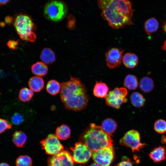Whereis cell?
<instances>
[{"mask_svg": "<svg viewBox=\"0 0 166 166\" xmlns=\"http://www.w3.org/2000/svg\"><path fill=\"white\" fill-rule=\"evenodd\" d=\"M101 16L114 29L133 24L132 4L128 0H97Z\"/></svg>", "mask_w": 166, "mask_h": 166, "instance_id": "obj_1", "label": "cell"}, {"mask_svg": "<svg viewBox=\"0 0 166 166\" xmlns=\"http://www.w3.org/2000/svg\"><path fill=\"white\" fill-rule=\"evenodd\" d=\"M61 85V99L66 109L78 111L85 108L88 97L85 87L79 78L71 77Z\"/></svg>", "mask_w": 166, "mask_h": 166, "instance_id": "obj_2", "label": "cell"}, {"mask_svg": "<svg viewBox=\"0 0 166 166\" xmlns=\"http://www.w3.org/2000/svg\"><path fill=\"white\" fill-rule=\"evenodd\" d=\"M79 140L93 152L113 145L110 136L105 133L101 126L90 124L80 135Z\"/></svg>", "mask_w": 166, "mask_h": 166, "instance_id": "obj_3", "label": "cell"}, {"mask_svg": "<svg viewBox=\"0 0 166 166\" xmlns=\"http://www.w3.org/2000/svg\"><path fill=\"white\" fill-rule=\"evenodd\" d=\"M13 24L22 40L31 42L36 40V27L30 17L25 14H19L14 18Z\"/></svg>", "mask_w": 166, "mask_h": 166, "instance_id": "obj_4", "label": "cell"}, {"mask_svg": "<svg viewBox=\"0 0 166 166\" xmlns=\"http://www.w3.org/2000/svg\"><path fill=\"white\" fill-rule=\"evenodd\" d=\"M66 6L63 2L58 0H52L45 5L44 9L45 17L53 22L61 20L67 13Z\"/></svg>", "mask_w": 166, "mask_h": 166, "instance_id": "obj_5", "label": "cell"}, {"mask_svg": "<svg viewBox=\"0 0 166 166\" xmlns=\"http://www.w3.org/2000/svg\"><path fill=\"white\" fill-rule=\"evenodd\" d=\"M139 132L135 130H131L127 132L120 140V145L130 148L132 151H139L145 146V143L141 142Z\"/></svg>", "mask_w": 166, "mask_h": 166, "instance_id": "obj_6", "label": "cell"}, {"mask_svg": "<svg viewBox=\"0 0 166 166\" xmlns=\"http://www.w3.org/2000/svg\"><path fill=\"white\" fill-rule=\"evenodd\" d=\"M128 91L124 88H116L110 91L105 97L106 104L109 106L118 109L124 103L127 101Z\"/></svg>", "mask_w": 166, "mask_h": 166, "instance_id": "obj_7", "label": "cell"}, {"mask_svg": "<svg viewBox=\"0 0 166 166\" xmlns=\"http://www.w3.org/2000/svg\"><path fill=\"white\" fill-rule=\"evenodd\" d=\"M72 154L74 163L84 164L87 163L92 155V152L84 143L79 142L74 146L70 147Z\"/></svg>", "mask_w": 166, "mask_h": 166, "instance_id": "obj_8", "label": "cell"}, {"mask_svg": "<svg viewBox=\"0 0 166 166\" xmlns=\"http://www.w3.org/2000/svg\"><path fill=\"white\" fill-rule=\"evenodd\" d=\"M40 143L42 149L48 155H53L64 150V146L55 134H49Z\"/></svg>", "mask_w": 166, "mask_h": 166, "instance_id": "obj_9", "label": "cell"}, {"mask_svg": "<svg viewBox=\"0 0 166 166\" xmlns=\"http://www.w3.org/2000/svg\"><path fill=\"white\" fill-rule=\"evenodd\" d=\"M113 146L92 152V157L95 163L101 166H110L115 157Z\"/></svg>", "mask_w": 166, "mask_h": 166, "instance_id": "obj_10", "label": "cell"}, {"mask_svg": "<svg viewBox=\"0 0 166 166\" xmlns=\"http://www.w3.org/2000/svg\"><path fill=\"white\" fill-rule=\"evenodd\" d=\"M74 163L72 154L64 150L51 156L47 160L48 166H74Z\"/></svg>", "mask_w": 166, "mask_h": 166, "instance_id": "obj_11", "label": "cell"}, {"mask_svg": "<svg viewBox=\"0 0 166 166\" xmlns=\"http://www.w3.org/2000/svg\"><path fill=\"white\" fill-rule=\"evenodd\" d=\"M124 50L113 48L105 53L106 61L107 66L110 69L118 67L121 64Z\"/></svg>", "mask_w": 166, "mask_h": 166, "instance_id": "obj_12", "label": "cell"}, {"mask_svg": "<svg viewBox=\"0 0 166 166\" xmlns=\"http://www.w3.org/2000/svg\"><path fill=\"white\" fill-rule=\"evenodd\" d=\"M149 156L154 162L159 163L164 161L166 157V148L164 146H159L154 148Z\"/></svg>", "mask_w": 166, "mask_h": 166, "instance_id": "obj_13", "label": "cell"}, {"mask_svg": "<svg viewBox=\"0 0 166 166\" xmlns=\"http://www.w3.org/2000/svg\"><path fill=\"white\" fill-rule=\"evenodd\" d=\"M122 61L124 65L129 69L134 68L137 65L139 62L137 56L131 53L125 54L123 57Z\"/></svg>", "mask_w": 166, "mask_h": 166, "instance_id": "obj_14", "label": "cell"}, {"mask_svg": "<svg viewBox=\"0 0 166 166\" xmlns=\"http://www.w3.org/2000/svg\"><path fill=\"white\" fill-rule=\"evenodd\" d=\"M30 89L33 91L38 92L41 91L44 86V81L40 77L36 76L31 77L28 81Z\"/></svg>", "mask_w": 166, "mask_h": 166, "instance_id": "obj_15", "label": "cell"}, {"mask_svg": "<svg viewBox=\"0 0 166 166\" xmlns=\"http://www.w3.org/2000/svg\"><path fill=\"white\" fill-rule=\"evenodd\" d=\"M107 85L101 81H97L93 89V95L96 97L103 98L106 96L109 91Z\"/></svg>", "mask_w": 166, "mask_h": 166, "instance_id": "obj_16", "label": "cell"}, {"mask_svg": "<svg viewBox=\"0 0 166 166\" xmlns=\"http://www.w3.org/2000/svg\"><path fill=\"white\" fill-rule=\"evenodd\" d=\"M101 127L105 133L111 136L117 129V124L114 120L108 118L102 122Z\"/></svg>", "mask_w": 166, "mask_h": 166, "instance_id": "obj_17", "label": "cell"}, {"mask_svg": "<svg viewBox=\"0 0 166 166\" xmlns=\"http://www.w3.org/2000/svg\"><path fill=\"white\" fill-rule=\"evenodd\" d=\"M32 73L37 76L42 77L46 75L48 73V66L45 63L38 62L33 64L31 67Z\"/></svg>", "mask_w": 166, "mask_h": 166, "instance_id": "obj_18", "label": "cell"}, {"mask_svg": "<svg viewBox=\"0 0 166 166\" xmlns=\"http://www.w3.org/2000/svg\"><path fill=\"white\" fill-rule=\"evenodd\" d=\"M71 134V129L69 127L62 124L57 128L55 135L59 139L66 140L70 138Z\"/></svg>", "mask_w": 166, "mask_h": 166, "instance_id": "obj_19", "label": "cell"}, {"mask_svg": "<svg viewBox=\"0 0 166 166\" xmlns=\"http://www.w3.org/2000/svg\"><path fill=\"white\" fill-rule=\"evenodd\" d=\"M40 58L45 64H51L55 61L56 57L53 51L49 48H45L42 51Z\"/></svg>", "mask_w": 166, "mask_h": 166, "instance_id": "obj_20", "label": "cell"}, {"mask_svg": "<svg viewBox=\"0 0 166 166\" xmlns=\"http://www.w3.org/2000/svg\"><path fill=\"white\" fill-rule=\"evenodd\" d=\"M159 26L157 20L154 18H152L147 20L144 24V29L146 34L151 35L156 32Z\"/></svg>", "mask_w": 166, "mask_h": 166, "instance_id": "obj_21", "label": "cell"}, {"mask_svg": "<svg viewBox=\"0 0 166 166\" xmlns=\"http://www.w3.org/2000/svg\"><path fill=\"white\" fill-rule=\"evenodd\" d=\"M27 140L26 135L22 131H15L12 136V140L14 144L18 148L22 147Z\"/></svg>", "mask_w": 166, "mask_h": 166, "instance_id": "obj_22", "label": "cell"}, {"mask_svg": "<svg viewBox=\"0 0 166 166\" xmlns=\"http://www.w3.org/2000/svg\"><path fill=\"white\" fill-rule=\"evenodd\" d=\"M154 84L153 80L151 78L145 77L140 80L139 87L141 90L144 93H149L154 89Z\"/></svg>", "mask_w": 166, "mask_h": 166, "instance_id": "obj_23", "label": "cell"}, {"mask_svg": "<svg viewBox=\"0 0 166 166\" xmlns=\"http://www.w3.org/2000/svg\"><path fill=\"white\" fill-rule=\"evenodd\" d=\"M132 105L137 108L143 107L145 103V99L143 95L138 92L133 93L130 97Z\"/></svg>", "mask_w": 166, "mask_h": 166, "instance_id": "obj_24", "label": "cell"}, {"mask_svg": "<svg viewBox=\"0 0 166 166\" xmlns=\"http://www.w3.org/2000/svg\"><path fill=\"white\" fill-rule=\"evenodd\" d=\"M124 85L129 90L136 89L138 85V79L135 75L132 74L128 75L124 78Z\"/></svg>", "mask_w": 166, "mask_h": 166, "instance_id": "obj_25", "label": "cell"}, {"mask_svg": "<svg viewBox=\"0 0 166 166\" xmlns=\"http://www.w3.org/2000/svg\"><path fill=\"white\" fill-rule=\"evenodd\" d=\"M61 84L57 81L51 80L49 81L46 85V90L50 94L55 95L60 91Z\"/></svg>", "mask_w": 166, "mask_h": 166, "instance_id": "obj_26", "label": "cell"}, {"mask_svg": "<svg viewBox=\"0 0 166 166\" xmlns=\"http://www.w3.org/2000/svg\"><path fill=\"white\" fill-rule=\"evenodd\" d=\"M34 95V93L31 89L27 88L21 89L19 92L18 97L19 100L23 102L30 101Z\"/></svg>", "mask_w": 166, "mask_h": 166, "instance_id": "obj_27", "label": "cell"}, {"mask_svg": "<svg viewBox=\"0 0 166 166\" xmlns=\"http://www.w3.org/2000/svg\"><path fill=\"white\" fill-rule=\"evenodd\" d=\"M16 166H32V160L28 155H21L16 159Z\"/></svg>", "mask_w": 166, "mask_h": 166, "instance_id": "obj_28", "label": "cell"}, {"mask_svg": "<svg viewBox=\"0 0 166 166\" xmlns=\"http://www.w3.org/2000/svg\"><path fill=\"white\" fill-rule=\"evenodd\" d=\"M154 128L158 133H165L166 132V121L162 119L157 120L154 124Z\"/></svg>", "mask_w": 166, "mask_h": 166, "instance_id": "obj_29", "label": "cell"}, {"mask_svg": "<svg viewBox=\"0 0 166 166\" xmlns=\"http://www.w3.org/2000/svg\"><path fill=\"white\" fill-rule=\"evenodd\" d=\"M11 127V124L7 121L0 118V134Z\"/></svg>", "mask_w": 166, "mask_h": 166, "instance_id": "obj_30", "label": "cell"}, {"mask_svg": "<svg viewBox=\"0 0 166 166\" xmlns=\"http://www.w3.org/2000/svg\"><path fill=\"white\" fill-rule=\"evenodd\" d=\"M24 121L22 116L18 113H15L11 117V121L12 123L16 125L22 123Z\"/></svg>", "mask_w": 166, "mask_h": 166, "instance_id": "obj_31", "label": "cell"}, {"mask_svg": "<svg viewBox=\"0 0 166 166\" xmlns=\"http://www.w3.org/2000/svg\"><path fill=\"white\" fill-rule=\"evenodd\" d=\"M114 166H133L132 162L128 158L124 157L122 160Z\"/></svg>", "mask_w": 166, "mask_h": 166, "instance_id": "obj_32", "label": "cell"}, {"mask_svg": "<svg viewBox=\"0 0 166 166\" xmlns=\"http://www.w3.org/2000/svg\"><path fill=\"white\" fill-rule=\"evenodd\" d=\"M18 41L14 40H10L7 43V45L9 48L14 50L18 48Z\"/></svg>", "mask_w": 166, "mask_h": 166, "instance_id": "obj_33", "label": "cell"}, {"mask_svg": "<svg viewBox=\"0 0 166 166\" xmlns=\"http://www.w3.org/2000/svg\"><path fill=\"white\" fill-rule=\"evenodd\" d=\"M67 27L70 29H73L75 26V19L72 16H69L67 25Z\"/></svg>", "mask_w": 166, "mask_h": 166, "instance_id": "obj_34", "label": "cell"}, {"mask_svg": "<svg viewBox=\"0 0 166 166\" xmlns=\"http://www.w3.org/2000/svg\"><path fill=\"white\" fill-rule=\"evenodd\" d=\"M13 18L10 16L6 17L5 19V21L6 23L8 25L12 23L13 21Z\"/></svg>", "mask_w": 166, "mask_h": 166, "instance_id": "obj_35", "label": "cell"}, {"mask_svg": "<svg viewBox=\"0 0 166 166\" xmlns=\"http://www.w3.org/2000/svg\"><path fill=\"white\" fill-rule=\"evenodd\" d=\"M162 28L166 33V20L162 21Z\"/></svg>", "mask_w": 166, "mask_h": 166, "instance_id": "obj_36", "label": "cell"}, {"mask_svg": "<svg viewBox=\"0 0 166 166\" xmlns=\"http://www.w3.org/2000/svg\"><path fill=\"white\" fill-rule=\"evenodd\" d=\"M10 0H0V5H4L8 3Z\"/></svg>", "mask_w": 166, "mask_h": 166, "instance_id": "obj_37", "label": "cell"}, {"mask_svg": "<svg viewBox=\"0 0 166 166\" xmlns=\"http://www.w3.org/2000/svg\"><path fill=\"white\" fill-rule=\"evenodd\" d=\"M0 166H10L8 164L3 162L0 163Z\"/></svg>", "mask_w": 166, "mask_h": 166, "instance_id": "obj_38", "label": "cell"}, {"mask_svg": "<svg viewBox=\"0 0 166 166\" xmlns=\"http://www.w3.org/2000/svg\"><path fill=\"white\" fill-rule=\"evenodd\" d=\"M89 166H101L99 164L94 163L91 164Z\"/></svg>", "mask_w": 166, "mask_h": 166, "instance_id": "obj_39", "label": "cell"}, {"mask_svg": "<svg viewBox=\"0 0 166 166\" xmlns=\"http://www.w3.org/2000/svg\"><path fill=\"white\" fill-rule=\"evenodd\" d=\"M83 166L80 165V166Z\"/></svg>", "mask_w": 166, "mask_h": 166, "instance_id": "obj_40", "label": "cell"}]
</instances>
